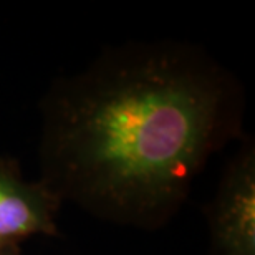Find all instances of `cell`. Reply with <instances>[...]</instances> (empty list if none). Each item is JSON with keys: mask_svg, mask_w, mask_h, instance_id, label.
<instances>
[{"mask_svg": "<svg viewBox=\"0 0 255 255\" xmlns=\"http://www.w3.org/2000/svg\"><path fill=\"white\" fill-rule=\"evenodd\" d=\"M62 199L43 181H30L18 162L0 156V247H20L35 236H60Z\"/></svg>", "mask_w": 255, "mask_h": 255, "instance_id": "obj_3", "label": "cell"}, {"mask_svg": "<svg viewBox=\"0 0 255 255\" xmlns=\"http://www.w3.org/2000/svg\"><path fill=\"white\" fill-rule=\"evenodd\" d=\"M209 255H255V141L244 136L206 207Z\"/></svg>", "mask_w": 255, "mask_h": 255, "instance_id": "obj_2", "label": "cell"}, {"mask_svg": "<svg viewBox=\"0 0 255 255\" xmlns=\"http://www.w3.org/2000/svg\"><path fill=\"white\" fill-rule=\"evenodd\" d=\"M236 73L181 40L106 47L40 103V181L100 221L157 231L211 157L242 139Z\"/></svg>", "mask_w": 255, "mask_h": 255, "instance_id": "obj_1", "label": "cell"}, {"mask_svg": "<svg viewBox=\"0 0 255 255\" xmlns=\"http://www.w3.org/2000/svg\"><path fill=\"white\" fill-rule=\"evenodd\" d=\"M0 255H23L20 247H0Z\"/></svg>", "mask_w": 255, "mask_h": 255, "instance_id": "obj_4", "label": "cell"}]
</instances>
